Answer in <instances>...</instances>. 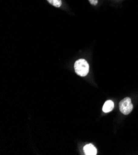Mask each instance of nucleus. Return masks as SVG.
<instances>
[{
    "instance_id": "obj_1",
    "label": "nucleus",
    "mask_w": 138,
    "mask_h": 155,
    "mask_svg": "<svg viewBox=\"0 0 138 155\" xmlns=\"http://www.w3.org/2000/svg\"><path fill=\"white\" fill-rule=\"evenodd\" d=\"M74 70L78 75L81 77H84L89 73V65L85 59H80L75 62Z\"/></svg>"
},
{
    "instance_id": "obj_2",
    "label": "nucleus",
    "mask_w": 138,
    "mask_h": 155,
    "mask_svg": "<svg viewBox=\"0 0 138 155\" xmlns=\"http://www.w3.org/2000/svg\"><path fill=\"white\" fill-rule=\"evenodd\" d=\"M119 107L121 113L125 115L129 114L133 109V105L130 98L126 97L123 99L119 103Z\"/></svg>"
},
{
    "instance_id": "obj_3",
    "label": "nucleus",
    "mask_w": 138,
    "mask_h": 155,
    "mask_svg": "<svg viewBox=\"0 0 138 155\" xmlns=\"http://www.w3.org/2000/svg\"><path fill=\"white\" fill-rule=\"evenodd\" d=\"M84 151L87 155H96L97 151L96 148L92 144H87L84 147Z\"/></svg>"
},
{
    "instance_id": "obj_4",
    "label": "nucleus",
    "mask_w": 138,
    "mask_h": 155,
    "mask_svg": "<svg viewBox=\"0 0 138 155\" xmlns=\"http://www.w3.org/2000/svg\"><path fill=\"white\" fill-rule=\"evenodd\" d=\"M114 107V103L112 100L106 101L103 106L102 110L104 113H109L113 110Z\"/></svg>"
},
{
    "instance_id": "obj_5",
    "label": "nucleus",
    "mask_w": 138,
    "mask_h": 155,
    "mask_svg": "<svg viewBox=\"0 0 138 155\" xmlns=\"http://www.w3.org/2000/svg\"><path fill=\"white\" fill-rule=\"evenodd\" d=\"M47 1L51 4L52 5H53L56 8H59L61 6V4H62V2L61 0H47Z\"/></svg>"
},
{
    "instance_id": "obj_6",
    "label": "nucleus",
    "mask_w": 138,
    "mask_h": 155,
    "mask_svg": "<svg viewBox=\"0 0 138 155\" xmlns=\"http://www.w3.org/2000/svg\"><path fill=\"white\" fill-rule=\"evenodd\" d=\"M90 3L94 6H96L98 3V0H89Z\"/></svg>"
}]
</instances>
